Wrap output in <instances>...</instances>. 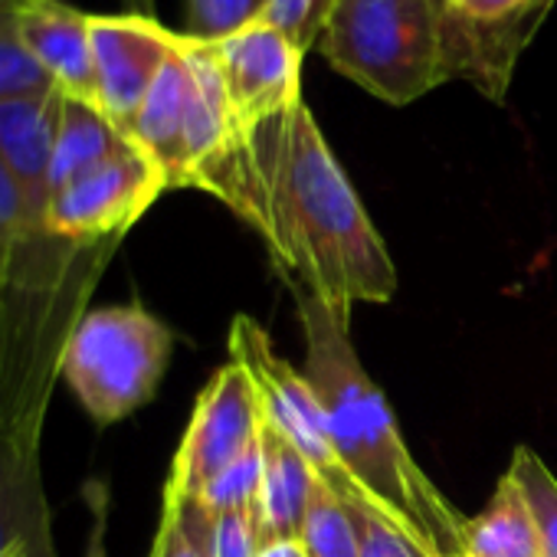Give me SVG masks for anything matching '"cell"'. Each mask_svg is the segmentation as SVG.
I'll return each mask as SVG.
<instances>
[{
	"instance_id": "cell-5",
	"label": "cell",
	"mask_w": 557,
	"mask_h": 557,
	"mask_svg": "<svg viewBox=\"0 0 557 557\" xmlns=\"http://www.w3.org/2000/svg\"><path fill=\"white\" fill-rule=\"evenodd\" d=\"M171 348V329L138 302L89 309L70 338L60 381L96 423L109 426L154 397Z\"/></svg>"
},
{
	"instance_id": "cell-30",
	"label": "cell",
	"mask_w": 557,
	"mask_h": 557,
	"mask_svg": "<svg viewBox=\"0 0 557 557\" xmlns=\"http://www.w3.org/2000/svg\"><path fill=\"white\" fill-rule=\"evenodd\" d=\"M128 8V14H145V17H154V0H122Z\"/></svg>"
},
{
	"instance_id": "cell-26",
	"label": "cell",
	"mask_w": 557,
	"mask_h": 557,
	"mask_svg": "<svg viewBox=\"0 0 557 557\" xmlns=\"http://www.w3.org/2000/svg\"><path fill=\"white\" fill-rule=\"evenodd\" d=\"M34 230L37 226L30 220L27 197H24L17 177L11 174L4 154H0V259H8V252Z\"/></svg>"
},
{
	"instance_id": "cell-23",
	"label": "cell",
	"mask_w": 557,
	"mask_h": 557,
	"mask_svg": "<svg viewBox=\"0 0 557 557\" xmlns=\"http://www.w3.org/2000/svg\"><path fill=\"white\" fill-rule=\"evenodd\" d=\"M335 4L338 0H269L259 17L283 30L302 53H312Z\"/></svg>"
},
{
	"instance_id": "cell-21",
	"label": "cell",
	"mask_w": 557,
	"mask_h": 557,
	"mask_svg": "<svg viewBox=\"0 0 557 557\" xmlns=\"http://www.w3.org/2000/svg\"><path fill=\"white\" fill-rule=\"evenodd\" d=\"M505 475L521 488L524 502L534 511L541 544H544V557H557V479L550 475L544 459L528 446L515 449Z\"/></svg>"
},
{
	"instance_id": "cell-29",
	"label": "cell",
	"mask_w": 557,
	"mask_h": 557,
	"mask_svg": "<svg viewBox=\"0 0 557 557\" xmlns=\"http://www.w3.org/2000/svg\"><path fill=\"white\" fill-rule=\"evenodd\" d=\"M256 557H306L299 541H265L259 544Z\"/></svg>"
},
{
	"instance_id": "cell-28",
	"label": "cell",
	"mask_w": 557,
	"mask_h": 557,
	"mask_svg": "<svg viewBox=\"0 0 557 557\" xmlns=\"http://www.w3.org/2000/svg\"><path fill=\"white\" fill-rule=\"evenodd\" d=\"M446 4L472 21H508L541 4H550V0H446Z\"/></svg>"
},
{
	"instance_id": "cell-18",
	"label": "cell",
	"mask_w": 557,
	"mask_h": 557,
	"mask_svg": "<svg viewBox=\"0 0 557 557\" xmlns=\"http://www.w3.org/2000/svg\"><path fill=\"white\" fill-rule=\"evenodd\" d=\"M164 505L181 515V521L200 541L207 557H256L259 550L256 508L210 511L197 498H174V495H164Z\"/></svg>"
},
{
	"instance_id": "cell-11",
	"label": "cell",
	"mask_w": 557,
	"mask_h": 557,
	"mask_svg": "<svg viewBox=\"0 0 557 557\" xmlns=\"http://www.w3.org/2000/svg\"><path fill=\"white\" fill-rule=\"evenodd\" d=\"M89 17L66 0H21V40L30 60L60 92L99 106Z\"/></svg>"
},
{
	"instance_id": "cell-10",
	"label": "cell",
	"mask_w": 557,
	"mask_h": 557,
	"mask_svg": "<svg viewBox=\"0 0 557 557\" xmlns=\"http://www.w3.org/2000/svg\"><path fill=\"white\" fill-rule=\"evenodd\" d=\"M210 44L223 70L236 128L302 102L306 53L278 27L256 17Z\"/></svg>"
},
{
	"instance_id": "cell-16",
	"label": "cell",
	"mask_w": 557,
	"mask_h": 557,
	"mask_svg": "<svg viewBox=\"0 0 557 557\" xmlns=\"http://www.w3.org/2000/svg\"><path fill=\"white\" fill-rule=\"evenodd\" d=\"M125 141H132L99 106L73 99L63 92V112H60V132L53 148V168H50V197L83 177L86 171L109 161Z\"/></svg>"
},
{
	"instance_id": "cell-4",
	"label": "cell",
	"mask_w": 557,
	"mask_h": 557,
	"mask_svg": "<svg viewBox=\"0 0 557 557\" xmlns=\"http://www.w3.org/2000/svg\"><path fill=\"white\" fill-rule=\"evenodd\" d=\"M315 53L387 106L453 79L446 0H338Z\"/></svg>"
},
{
	"instance_id": "cell-2",
	"label": "cell",
	"mask_w": 557,
	"mask_h": 557,
	"mask_svg": "<svg viewBox=\"0 0 557 557\" xmlns=\"http://www.w3.org/2000/svg\"><path fill=\"white\" fill-rule=\"evenodd\" d=\"M289 289L306 335L302 374L319 394L342 462L433 557H466L469 518L430 482L407 449L397 417L355 355L348 315L329 309L293 278Z\"/></svg>"
},
{
	"instance_id": "cell-14",
	"label": "cell",
	"mask_w": 557,
	"mask_h": 557,
	"mask_svg": "<svg viewBox=\"0 0 557 557\" xmlns=\"http://www.w3.org/2000/svg\"><path fill=\"white\" fill-rule=\"evenodd\" d=\"M0 557H53L40 456L0 436Z\"/></svg>"
},
{
	"instance_id": "cell-8",
	"label": "cell",
	"mask_w": 557,
	"mask_h": 557,
	"mask_svg": "<svg viewBox=\"0 0 557 557\" xmlns=\"http://www.w3.org/2000/svg\"><path fill=\"white\" fill-rule=\"evenodd\" d=\"M164 190L161 168L125 141L109 161L50 197L44 230L63 239H122Z\"/></svg>"
},
{
	"instance_id": "cell-24",
	"label": "cell",
	"mask_w": 557,
	"mask_h": 557,
	"mask_svg": "<svg viewBox=\"0 0 557 557\" xmlns=\"http://www.w3.org/2000/svg\"><path fill=\"white\" fill-rule=\"evenodd\" d=\"M348 515L358 537V557H433L413 534H407L384 515L368 508H348Z\"/></svg>"
},
{
	"instance_id": "cell-22",
	"label": "cell",
	"mask_w": 557,
	"mask_h": 557,
	"mask_svg": "<svg viewBox=\"0 0 557 557\" xmlns=\"http://www.w3.org/2000/svg\"><path fill=\"white\" fill-rule=\"evenodd\" d=\"M262 430V426H259ZM259 482H262V446L259 440L233 459L207 488L197 502H203L210 511H236V508H256L259 498Z\"/></svg>"
},
{
	"instance_id": "cell-25",
	"label": "cell",
	"mask_w": 557,
	"mask_h": 557,
	"mask_svg": "<svg viewBox=\"0 0 557 557\" xmlns=\"http://www.w3.org/2000/svg\"><path fill=\"white\" fill-rule=\"evenodd\" d=\"M269 0H187V37L220 40L256 21Z\"/></svg>"
},
{
	"instance_id": "cell-7",
	"label": "cell",
	"mask_w": 557,
	"mask_h": 557,
	"mask_svg": "<svg viewBox=\"0 0 557 557\" xmlns=\"http://www.w3.org/2000/svg\"><path fill=\"white\" fill-rule=\"evenodd\" d=\"M259 426L262 410L252 377L236 361L223 364L194 404L164 495L200 498L203 488L259 440Z\"/></svg>"
},
{
	"instance_id": "cell-17",
	"label": "cell",
	"mask_w": 557,
	"mask_h": 557,
	"mask_svg": "<svg viewBox=\"0 0 557 557\" xmlns=\"http://www.w3.org/2000/svg\"><path fill=\"white\" fill-rule=\"evenodd\" d=\"M466 557H544L534 511L508 475L498 479L492 502L466 521Z\"/></svg>"
},
{
	"instance_id": "cell-3",
	"label": "cell",
	"mask_w": 557,
	"mask_h": 557,
	"mask_svg": "<svg viewBox=\"0 0 557 557\" xmlns=\"http://www.w3.org/2000/svg\"><path fill=\"white\" fill-rule=\"evenodd\" d=\"M122 239L27 233L0 259V436L40 456L63 355Z\"/></svg>"
},
{
	"instance_id": "cell-12",
	"label": "cell",
	"mask_w": 557,
	"mask_h": 557,
	"mask_svg": "<svg viewBox=\"0 0 557 557\" xmlns=\"http://www.w3.org/2000/svg\"><path fill=\"white\" fill-rule=\"evenodd\" d=\"M60 112L63 92L57 86L0 102V154H4L11 174L17 177L27 197L30 220L37 230H44L50 207V168L60 132Z\"/></svg>"
},
{
	"instance_id": "cell-1",
	"label": "cell",
	"mask_w": 557,
	"mask_h": 557,
	"mask_svg": "<svg viewBox=\"0 0 557 557\" xmlns=\"http://www.w3.org/2000/svg\"><path fill=\"white\" fill-rule=\"evenodd\" d=\"M194 190L246 220L275 265L329 309L351 319L358 302L394 299V259L306 99L233 128Z\"/></svg>"
},
{
	"instance_id": "cell-13",
	"label": "cell",
	"mask_w": 557,
	"mask_h": 557,
	"mask_svg": "<svg viewBox=\"0 0 557 557\" xmlns=\"http://www.w3.org/2000/svg\"><path fill=\"white\" fill-rule=\"evenodd\" d=\"M194 102V70L177 34V47L141 102L128 138L161 168L168 190L187 187V125Z\"/></svg>"
},
{
	"instance_id": "cell-27",
	"label": "cell",
	"mask_w": 557,
	"mask_h": 557,
	"mask_svg": "<svg viewBox=\"0 0 557 557\" xmlns=\"http://www.w3.org/2000/svg\"><path fill=\"white\" fill-rule=\"evenodd\" d=\"M151 557H207V554H203L200 541L187 531L181 515L174 508L161 505V524L154 534Z\"/></svg>"
},
{
	"instance_id": "cell-20",
	"label": "cell",
	"mask_w": 557,
	"mask_h": 557,
	"mask_svg": "<svg viewBox=\"0 0 557 557\" xmlns=\"http://www.w3.org/2000/svg\"><path fill=\"white\" fill-rule=\"evenodd\" d=\"M40 89H53V83L24 50L21 0H0V102Z\"/></svg>"
},
{
	"instance_id": "cell-6",
	"label": "cell",
	"mask_w": 557,
	"mask_h": 557,
	"mask_svg": "<svg viewBox=\"0 0 557 557\" xmlns=\"http://www.w3.org/2000/svg\"><path fill=\"white\" fill-rule=\"evenodd\" d=\"M230 358L236 364H243L246 374L252 377L262 420H269L278 433H283L302 453V459L319 475V482L345 508H368V511L384 515L397 528H404L394 518V511L377 495H371L351 475V469L342 462V456H338V449L332 443V433H329L325 410H322L319 394L309 384V377L302 371H296L283 355L272 348L269 335L249 315H236L233 325H230Z\"/></svg>"
},
{
	"instance_id": "cell-15",
	"label": "cell",
	"mask_w": 557,
	"mask_h": 557,
	"mask_svg": "<svg viewBox=\"0 0 557 557\" xmlns=\"http://www.w3.org/2000/svg\"><path fill=\"white\" fill-rule=\"evenodd\" d=\"M259 446H262V482L256 498L259 544L299 541L319 475L309 469L302 453L269 420H262Z\"/></svg>"
},
{
	"instance_id": "cell-9",
	"label": "cell",
	"mask_w": 557,
	"mask_h": 557,
	"mask_svg": "<svg viewBox=\"0 0 557 557\" xmlns=\"http://www.w3.org/2000/svg\"><path fill=\"white\" fill-rule=\"evenodd\" d=\"M99 109L128 135L158 73L177 47V34L145 14L89 17Z\"/></svg>"
},
{
	"instance_id": "cell-19",
	"label": "cell",
	"mask_w": 557,
	"mask_h": 557,
	"mask_svg": "<svg viewBox=\"0 0 557 557\" xmlns=\"http://www.w3.org/2000/svg\"><path fill=\"white\" fill-rule=\"evenodd\" d=\"M299 544L306 557H358V537L348 508L322 485L315 482L312 502L302 521Z\"/></svg>"
}]
</instances>
